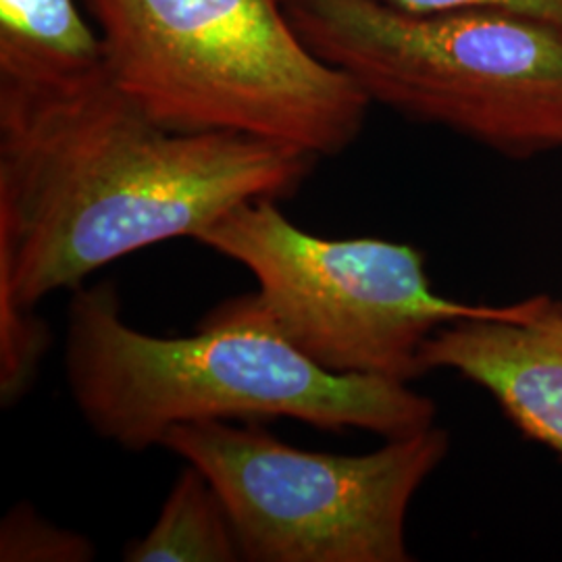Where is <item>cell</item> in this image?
Segmentation results:
<instances>
[{
    "mask_svg": "<svg viewBox=\"0 0 562 562\" xmlns=\"http://www.w3.org/2000/svg\"><path fill=\"white\" fill-rule=\"evenodd\" d=\"M302 41L367 99L508 157L562 148V30L498 9L288 0Z\"/></svg>",
    "mask_w": 562,
    "mask_h": 562,
    "instance_id": "obj_4",
    "label": "cell"
},
{
    "mask_svg": "<svg viewBox=\"0 0 562 562\" xmlns=\"http://www.w3.org/2000/svg\"><path fill=\"white\" fill-rule=\"evenodd\" d=\"M65 373L83 422L132 452L162 446L183 423L292 419L392 440L436 419V402L408 383L311 361L257 292L215 306L196 334L165 338L123 322L113 281L80 285L67 308Z\"/></svg>",
    "mask_w": 562,
    "mask_h": 562,
    "instance_id": "obj_2",
    "label": "cell"
},
{
    "mask_svg": "<svg viewBox=\"0 0 562 562\" xmlns=\"http://www.w3.org/2000/svg\"><path fill=\"white\" fill-rule=\"evenodd\" d=\"M125 562H236L238 533L220 490L190 464L171 485L155 525L123 548Z\"/></svg>",
    "mask_w": 562,
    "mask_h": 562,
    "instance_id": "obj_9",
    "label": "cell"
},
{
    "mask_svg": "<svg viewBox=\"0 0 562 562\" xmlns=\"http://www.w3.org/2000/svg\"><path fill=\"white\" fill-rule=\"evenodd\" d=\"M109 78L176 132H227L315 159L361 136L371 101L323 60L288 0H81Z\"/></svg>",
    "mask_w": 562,
    "mask_h": 562,
    "instance_id": "obj_3",
    "label": "cell"
},
{
    "mask_svg": "<svg viewBox=\"0 0 562 562\" xmlns=\"http://www.w3.org/2000/svg\"><path fill=\"white\" fill-rule=\"evenodd\" d=\"M315 157L241 134L176 132L106 71L0 83V304L36 308L244 202L290 199Z\"/></svg>",
    "mask_w": 562,
    "mask_h": 562,
    "instance_id": "obj_1",
    "label": "cell"
},
{
    "mask_svg": "<svg viewBox=\"0 0 562 562\" xmlns=\"http://www.w3.org/2000/svg\"><path fill=\"white\" fill-rule=\"evenodd\" d=\"M425 373L450 369L482 385L522 434L562 459V304L533 296L498 317L440 327L422 352Z\"/></svg>",
    "mask_w": 562,
    "mask_h": 562,
    "instance_id": "obj_7",
    "label": "cell"
},
{
    "mask_svg": "<svg viewBox=\"0 0 562 562\" xmlns=\"http://www.w3.org/2000/svg\"><path fill=\"white\" fill-rule=\"evenodd\" d=\"M382 2L404 11H415V13L498 9V11H510L527 18L548 21L562 30V0H382Z\"/></svg>",
    "mask_w": 562,
    "mask_h": 562,
    "instance_id": "obj_12",
    "label": "cell"
},
{
    "mask_svg": "<svg viewBox=\"0 0 562 562\" xmlns=\"http://www.w3.org/2000/svg\"><path fill=\"white\" fill-rule=\"evenodd\" d=\"M162 448L220 490L250 562H406V515L450 438L431 425L367 454L302 450L261 423L176 425Z\"/></svg>",
    "mask_w": 562,
    "mask_h": 562,
    "instance_id": "obj_5",
    "label": "cell"
},
{
    "mask_svg": "<svg viewBox=\"0 0 562 562\" xmlns=\"http://www.w3.org/2000/svg\"><path fill=\"white\" fill-rule=\"evenodd\" d=\"M50 346L48 325L15 304H0V402L15 406L30 392Z\"/></svg>",
    "mask_w": 562,
    "mask_h": 562,
    "instance_id": "obj_11",
    "label": "cell"
},
{
    "mask_svg": "<svg viewBox=\"0 0 562 562\" xmlns=\"http://www.w3.org/2000/svg\"><path fill=\"white\" fill-rule=\"evenodd\" d=\"M97 546L88 538L44 519L34 504H15L0 522L2 562H90Z\"/></svg>",
    "mask_w": 562,
    "mask_h": 562,
    "instance_id": "obj_10",
    "label": "cell"
},
{
    "mask_svg": "<svg viewBox=\"0 0 562 562\" xmlns=\"http://www.w3.org/2000/svg\"><path fill=\"white\" fill-rule=\"evenodd\" d=\"M101 71V34L78 0H0V83L57 86Z\"/></svg>",
    "mask_w": 562,
    "mask_h": 562,
    "instance_id": "obj_8",
    "label": "cell"
},
{
    "mask_svg": "<svg viewBox=\"0 0 562 562\" xmlns=\"http://www.w3.org/2000/svg\"><path fill=\"white\" fill-rule=\"evenodd\" d=\"M196 241L246 267L285 338L338 375L408 383L425 373L423 346L440 327L508 311L436 294L408 244L315 236L271 199L236 206Z\"/></svg>",
    "mask_w": 562,
    "mask_h": 562,
    "instance_id": "obj_6",
    "label": "cell"
}]
</instances>
